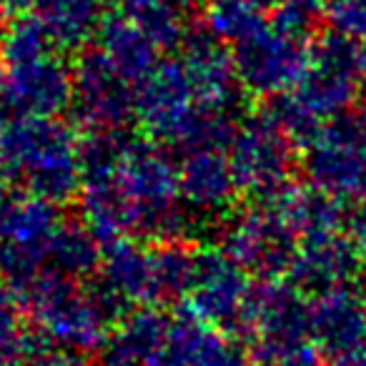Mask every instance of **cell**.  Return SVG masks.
<instances>
[{
	"instance_id": "1",
	"label": "cell",
	"mask_w": 366,
	"mask_h": 366,
	"mask_svg": "<svg viewBox=\"0 0 366 366\" xmlns=\"http://www.w3.org/2000/svg\"><path fill=\"white\" fill-rule=\"evenodd\" d=\"M28 309L36 326L56 346L86 354L93 349H103L111 334L108 331L113 319L111 306L71 289L63 281L38 284L28 296Z\"/></svg>"
},
{
	"instance_id": "2",
	"label": "cell",
	"mask_w": 366,
	"mask_h": 366,
	"mask_svg": "<svg viewBox=\"0 0 366 366\" xmlns=\"http://www.w3.org/2000/svg\"><path fill=\"white\" fill-rule=\"evenodd\" d=\"M244 334L251 339V359L264 366H276L291 351L306 346L311 311L286 291H269L251 301Z\"/></svg>"
},
{
	"instance_id": "3",
	"label": "cell",
	"mask_w": 366,
	"mask_h": 366,
	"mask_svg": "<svg viewBox=\"0 0 366 366\" xmlns=\"http://www.w3.org/2000/svg\"><path fill=\"white\" fill-rule=\"evenodd\" d=\"M251 354L201 319L171 324L156 366H254Z\"/></svg>"
},
{
	"instance_id": "4",
	"label": "cell",
	"mask_w": 366,
	"mask_h": 366,
	"mask_svg": "<svg viewBox=\"0 0 366 366\" xmlns=\"http://www.w3.org/2000/svg\"><path fill=\"white\" fill-rule=\"evenodd\" d=\"M251 296L236 271L216 266L194 284L191 311L196 319L221 331H246L251 311Z\"/></svg>"
},
{
	"instance_id": "5",
	"label": "cell",
	"mask_w": 366,
	"mask_h": 366,
	"mask_svg": "<svg viewBox=\"0 0 366 366\" xmlns=\"http://www.w3.org/2000/svg\"><path fill=\"white\" fill-rule=\"evenodd\" d=\"M171 321L156 311L128 316L103 344V366H156L166 346Z\"/></svg>"
},
{
	"instance_id": "6",
	"label": "cell",
	"mask_w": 366,
	"mask_h": 366,
	"mask_svg": "<svg viewBox=\"0 0 366 366\" xmlns=\"http://www.w3.org/2000/svg\"><path fill=\"white\" fill-rule=\"evenodd\" d=\"M364 331L361 316L354 306L346 301H324L311 311V336L319 341L321 349L331 354H346L359 344V336Z\"/></svg>"
},
{
	"instance_id": "7",
	"label": "cell",
	"mask_w": 366,
	"mask_h": 366,
	"mask_svg": "<svg viewBox=\"0 0 366 366\" xmlns=\"http://www.w3.org/2000/svg\"><path fill=\"white\" fill-rule=\"evenodd\" d=\"M36 349L21 326L16 306L0 291V366H26Z\"/></svg>"
},
{
	"instance_id": "8",
	"label": "cell",
	"mask_w": 366,
	"mask_h": 366,
	"mask_svg": "<svg viewBox=\"0 0 366 366\" xmlns=\"http://www.w3.org/2000/svg\"><path fill=\"white\" fill-rule=\"evenodd\" d=\"M26 366H91V361L86 359L83 351L48 344V349L38 346V349L31 354V359H28Z\"/></svg>"
},
{
	"instance_id": "9",
	"label": "cell",
	"mask_w": 366,
	"mask_h": 366,
	"mask_svg": "<svg viewBox=\"0 0 366 366\" xmlns=\"http://www.w3.org/2000/svg\"><path fill=\"white\" fill-rule=\"evenodd\" d=\"M336 366H366V346L356 344L354 349H349L346 354L339 356V364Z\"/></svg>"
}]
</instances>
